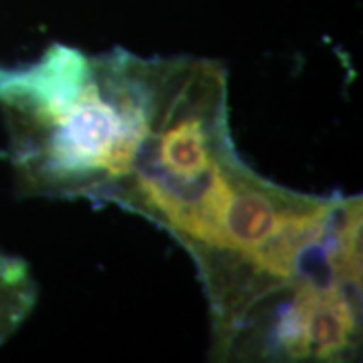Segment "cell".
I'll return each mask as SVG.
<instances>
[{
  "label": "cell",
  "mask_w": 363,
  "mask_h": 363,
  "mask_svg": "<svg viewBox=\"0 0 363 363\" xmlns=\"http://www.w3.org/2000/svg\"><path fill=\"white\" fill-rule=\"evenodd\" d=\"M235 152L227 74L207 59H140L123 148L103 194L167 230L203 286L220 283L256 247L279 201Z\"/></svg>",
  "instance_id": "6da1fadb"
},
{
  "label": "cell",
  "mask_w": 363,
  "mask_h": 363,
  "mask_svg": "<svg viewBox=\"0 0 363 363\" xmlns=\"http://www.w3.org/2000/svg\"><path fill=\"white\" fill-rule=\"evenodd\" d=\"M38 288L29 266L0 254V345L22 325L35 305Z\"/></svg>",
  "instance_id": "7a4b0ae2"
}]
</instances>
